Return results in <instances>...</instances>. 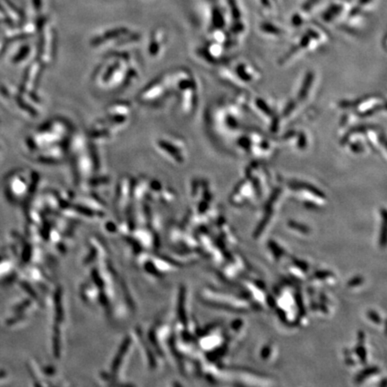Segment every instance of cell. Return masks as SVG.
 Returning <instances> with one entry per match:
<instances>
[{
    "instance_id": "6da1fadb",
    "label": "cell",
    "mask_w": 387,
    "mask_h": 387,
    "mask_svg": "<svg viewBox=\"0 0 387 387\" xmlns=\"http://www.w3.org/2000/svg\"><path fill=\"white\" fill-rule=\"evenodd\" d=\"M328 41L326 31L316 25L308 27L300 35L292 47L279 59L281 66L290 65L307 54L316 52Z\"/></svg>"
},
{
    "instance_id": "7a4b0ae2",
    "label": "cell",
    "mask_w": 387,
    "mask_h": 387,
    "mask_svg": "<svg viewBox=\"0 0 387 387\" xmlns=\"http://www.w3.org/2000/svg\"><path fill=\"white\" fill-rule=\"evenodd\" d=\"M337 107L343 111L352 112L359 122L387 113V101L379 94H368L357 99L340 100Z\"/></svg>"
},
{
    "instance_id": "3957f363",
    "label": "cell",
    "mask_w": 387,
    "mask_h": 387,
    "mask_svg": "<svg viewBox=\"0 0 387 387\" xmlns=\"http://www.w3.org/2000/svg\"><path fill=\"white\" fill-rule=\"evenodd\" d=\"M223 79L236 87H251L261 81L260 71L248 61H238L231 66L221 69Z\"/></svg>"
},
{
    "instance_id": "277c9868",
    "label": "cell",
    "mask_w": 387,
    "mask_h": 387,
    "mask_svg": "<svg viewBox=\"0 0 387 387\" xmlns=\"http://www.w3.org/2000/svg\"><path fill=\"white\" fill-rule=\"evenodd\" d=\"M217 108L214 120L217 125L218 130L224 134H234L239 132L242 126L246 109L236 100L219 105Z\"/></svg>"
},
{
    "instance_id": "5b68a950",
    "label": "cell",
    "mask_w": 387,
    "mask_h": 387,
    "mask_svg": "<svg viewBox=\"0 0 387 387\" xmlns=\"http://www.w3.org/2000/svg\"><path fill=\"white\" fill-rule=\"evenodd\" d=\"M366 125H355L344 132L340 140V145L351 154L361 156L370 150L365 135Z\"/></svg>"
},
{
    "instance_id": "8992f818",
    "label": "cell",
    "mask_w": 387,
    "mask_h": 387,
    "mask_svg": "<svg viewBox=\"0 0 387 387\" xmlns=\"http://www.w3.org/2000/svg\"><path fill=\"white\" fill-rule=\"evenodd\" d=\"M245 178L249 180L257 192L262 196L269 183V173L260 160H254L245 169Z\"/></svg>"
},
{
    "instance_id": "52a82bcc",
    "label": "cell",
    "mask_w": 387,
    "mask_h": 387,
    "mask_svg": "<svg viewBox=\"0 0 387 387\" xmlns=\"http://www.w3.org/2000/svg\"><path fill=\"white\" fill-rule=\"evenodd\" d=\"M289 188L302 200L310 205H322L327 200L326 196L320 189L306 181L296 179L292 180L289 182Z\"/></svg>"
},
{
    "instance_id": "ba28073f",
    "label": "cell",
    "mask_w": 387,
    "mask_h": 387,
    "mask_svg": "<svg viewBox=\"0 0 387 387\" xmlns=\"http://www.w3.org/2000/svg\"><path fill=\"white\" fill-rule=\"evenodd\" d=\"M352 4L350 0H332L320 14V19L327 25L344 22Z\"/></svg>"
},
{
    "instance_id": "9c48e42d",
    "label": "cell",
    "mask_w": 387,
    "mask_h": 387,
    "mask_svg": "<svg viewBox=\"0 0 387 387\" xmlns=\"http://www.w3.org/2000/svg\"><path fill=\"white\" fill-rule=\"evenodd\" d=\"M366 139L371 151L378 154L384 161H387V138L386 134L380 127L373 125H366Z\"/></svg>"
},
{
    "instance_id": "30bf717a",
    "label": "cell",
    "mask_w": 387,
    "mask_h": 387,
    "mask_svg": "<svg viewBox=\"0 0 387 387\" xmlns=\"http://www.w3.org/2000/svg\"><path fill=\"white\" fill-rule=\"evenodd\" d=\"M157 146L161 150L163 153L166 152V156L169 157L170 161H174L178 164L184 163L187 157V151L185 145L178 139H165L157 140Z\"/></svg>"
},
{
    "instance_id": "8fae6325",
    "label": "cell",
    "mask_w": 387,
    "mask_h": 387,
    "mask_svg": "<svg viewBox=\"0 0 387 387\" xmlns=\"http://www.w3.org/2000/svg\"><path fill=\"white\" fill-rule=\"evenodd\" d=\"M252 109L253 112L257 114L259 118L266 120L269 125L275 116L278 114V110L274 105L263 97H254L253 99L248 97V109Z\"/></svg>"
},
{
    "instance_id": "7c38bea8",
    "label": "cell",
    "mask_w": 387,
    "mask_h": 387,
    "mask_svg": "<svg viewBox=\"0 0 387 387\" xmlns=\"http://www.w3.org/2000/svg\"><path fill=\"white\" fill-rule=\"evenodd\" d=\"M226 48L222 44L209 39L208 42L198 50L200 58L212 65L221 64L225 58Z\"/></svg>"
},
{
    "instance_id": "4fadbf2b",
    "label": "cell",
    "mask_w": 387,
    "mask_h": 387,
    "mask_svg": "<svg viewBox=\"0 0 387 387\" xmlns=\"http://www.w3.org/2000/svg\"><path fill=\"white\" fill-rule=\"evenodd\" d=\"M317 75L312 70L306 72L300 81V85L297 89L296 96L293 97L301 106L306 104L313 94L316 87Z\"/></svg>"
},
{
    "instance_id": "5bb4252c",
    "label": "cell",
    "mask_w": 387,
    "mask_h": 387,
    "mask_svg": "<svg viewBox=\"0 0 387 387\" xmlns=\"http://www.w3.org/2000/svg\"><path fill=\"white\" fill-rule=\"evenodd\" d=\"M321 0H306L300 5V8L292 14L291 23L295 29H300L309 22V18L318 8Z\"/></svg>"
},
{
    "instance_id": "9a60e30c",
    "label": "cell",
    "mask_w": 387,
    "mask_h": 387,
    "mask_svg": "<svg viewBox=\"0 0 387 387\" xmlns=\"http://www.w3.org/2000/svg\"><path fill=\"white\" fill-rule=\"evenodd\" d=\"M282 142L299 152H305L309 147V137L303 130L290 129L282 135Z\"/></svg>"
},
{
    "instance_id": "2e32d148",
    "label": "cell",
    "mask_w": 387,
    "mask_h": 387,
    "mask_svg": "<svg viewBox=\"0 0 387 387\" xmlns=\"http://www.w3.org/2000/svg\"><path fill=\"white\" fill-rule=\"evenodd\" d=\"M257 194L252 184L248 179L244 178L236 186L234 191L232 192L231 200L235 205H243L246 202L252 200Z\"/></svg>"
},
{
    "instance_id": "e0dca14e",
    "label": "cell",
    "mask_w": 387,
    "mask_h": 387,
    "mask_svg": "<svg viewBox=\"0 0 387 387\" xmlns=\"http://www.w3.org/2000/svg\"><path fill=\"white\" fill-rule=\"evenodd\" d=\"M259 30L261 31L262 34L266 35L273 39H281L286 34V31L283 27L271 21H264L261 22L259 24Z\"/></svg>"
},
{
    "instance_id": "ac0fdd59",
    "label": "cell",
    "mask_w": 387,
    "mask_h": 387,
    "mask_svg": "<svg viewBox=\"0 0 387 387\" xmlns=\"http://www.w3.org/2000/svg\"><path fill=\"white\" fill-rule=\"evenodd\" d=\"M278 0H259V5L266 14H273L278 9Z\"/></svg>"
},
{
    "instance_id": "d6986e66",
    "label": "cell",
    "mask_w": 387,
    "mask_h": 387,
    "mask_svg": "<svg viewBox=\"0 0 387 387\" xmlns=\"http://www.w3.org/2000/svg\"><path fill=\"white\" fill-rule=\"evenodd\" d=\"M353 4L367 14L374 7L375 0H357L356 3Z\"/></svg>"
}]
</instances>
